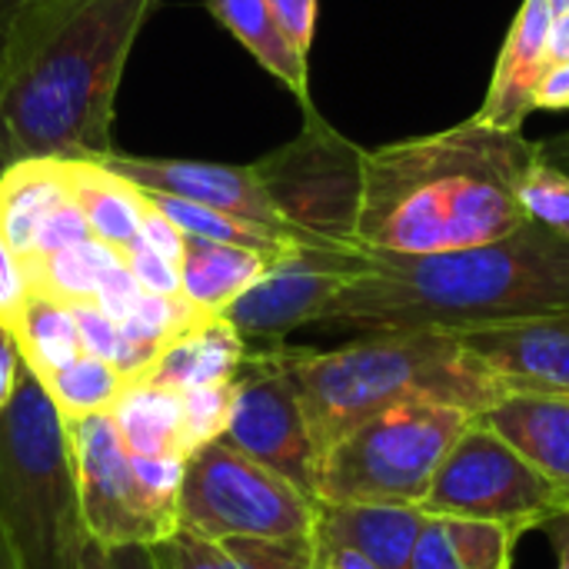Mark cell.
Returning <instances> with one entry per match:
<instances>
[{
    "label": "cell",
    "mask_w": 569,
    "mask_h": 569,
    "mask_svg": "<svg viewBox=\"0 0 569 569\" xmlns=\"http://www.w3.org/2000/svg\"><path fill=\"white\" fill-rule=\"evenodd\" d=\"M77 569H110L107 563V550L97 543V540H87L83 553H80V567Z\"/></svg>",
    "instance_id": "48"
},
{
    "label": "cell",
    "mask_w": 569,
    "mask_h": 569,
    "mask_svg": "<svg viewBox=\"0 0 569 569\" xmlns=\"http://www.w3.org/2000/svg\"><path fill=\"white\" fill-rule=\"evenodd\" d=\"M300 107L303 130L250 167L280 220L297 237H303V243L330 250H360L357 210L367 150L337 133L317 113L313 100Z\"/></svg>",
    "instance_id": "8"
},
{
    "label": "cell",
    "mask_w": 569,
    "mask_h": 569,
    "mask_svg": "<svg viewBox=\"0 0 569 569\" xmlns=\"http://www.w3.org/2000/svg\"><path fill=\"white\" fill-rule=\"evenodd\" d=\"M0 569H17L13 557H10V550H7V540H3V533H0Z\"/></svg>",
    "instance_id": "49"
},
{
    "label": "cell",
    "mask_w": 569,
    "mask_h": 569,
    "mask_svg": "<svg viewBox=\"0 0 569 569\" xmlns=\"http://www.w3.org/2000/svg\"><path fill=\"white\" fill-rule=\"evenodd\" d=\"M550 23H553L550 0H523L507 33V43L500 50L487 100L477 113L480 123L500 130H523L527 117L537 110L540 80L550 70V53H547Z\"/></svg>",
    "instance_id": "15"
},
{
    "label": "cell",
    "mask_w": 569,
    "mask_h": 569,
    "mask_svg": "<svg viewBox=\"0 0 569 569\" xmlns=\"http://www.w3.org/2000/svg\"><path fill=\"white\" fill-rule=\"evenodd\" d=\"M557 313H569V240L530 220L503 240L453 253L360 250L320 323L457 333Z\"/></svg>",
    "instance_id": "3"
},
{
    "label": "cell",
    "mask_w": 569,
    "mask_h": 569,
    "mask_svg": "<svg viewBox=\"0 0 569 569\" xmlns=\"http://www.w3.org/2000/svg\"><path fill=\"white\" fill-rule=\"evenodd\" d=\"M450 540L453 557L463 569H510L513 547L523 537L520 527L500 520H470V517H437Z\"/></svg>",
    "instance_id": "27"
},
{
    "label": "cell",
    "mask_w": 569,
    "mask_h": 569,
    "mask_svg": "<svg viewBox=\"0 0 569 569\" xmlns=\"http://www.w3.org/2000/svg\"><path fill=\"white\" fill-rule=\"evenodd\" d=\"M569 107V60L550 63L537 90V110H567Z\"/></svg>",
    "instance_id": "40"
},
{
    "label": "cell",
    "mask_w": 569,
    "mask_h": 569,
    "mask_svg": "<svg viewBox=\"0 0 569 569\" xmlns=\"http://www.w3.org/2000/svg\"><path fill=\"white\" fill-rule=\"evenodd\" d=\"M13 343H17L20 363L37 380H47L53 370L67 367L70 360H77L83 353L80 333L73 323V310L43 293L30 297L23 320L13 333Z\"/></svg>",
    "instance_id": "24"
},
{
    "label": "cell",
    "mask_w": 569,
    "mask_h": 569,
    "mask_svg": "<svg viewBox=\"0 0 569 569\" xmlns=\"http://www.w3.org/2000/svg\"><path fill=\"white\" fill-rule=\"evenodd\" d=\"M63 430L77 473L80 517L90 540L103 550L127 543L157 547L180 530L177 510L157 503L137 480L133 457L127 453L110 413L70 420Z\"/></svg>",
    "instance_id": "10"
},
{
    "label": "cell",
    "mask_w": 569,
    "mask_h": 569,
    "mask_svg": "<svg viewBox=\"0 0 569 569\" xmlns=\"http://www.w3.org/2000/svg\"><path fill=\"white\" fill-rule=\"evenodd\" d=\"M273 17L280 20L283 33L293 40L300 53H310L313 30H317V0H267Z\"/></svg>",
    "instance_id": "37"
},
{
    "label": "cell",
    "mask_w": 569,
    "mask_h": 569,
    "mask_svg": "<svg viewBox=\"0 0 569 569\" xmlns=\"http://www.w3.org/2000/svg\"><path fill=\"white\" fill-rule=\"evenodd\" d=\"M140 297H143V287L137 283V277L130 273V267H127L123 257H120V263H113V267L100 277L97 293H93V303L120 327V323L133 313V307L140 303Z\"/></svg>",
    "instance_id": "36"
},
{
    "label": "cell",
    "mask_w": 569,
    "mask_h": 569,
    "mask_svg": "<svg viewBox=\"0 0 569 569\" xmlns=\"http://www.w3.org/2000/svg\"><path fill=\"white\" fill-rule=\"evenodd\" d=\"M407 569H463L460 560L453 557L450 540L443 533V523L437 517L427 520V527H423V533H420V540L413 547V557H410Z\"/></svg>",
    "instance_id": "39"
},
{
    "label": "cell",
    "mask_w": 569,
    "mask_h": 569,
    "mask_svg": "<svg viewBox=\"0 0 569 569\" xmlns=\"http://www.w3.org/2000/svg\"><path fill=\"white\" fill-rule=\"evenodd\" d=\"M457 337L510 390L569 393V313L457 330Z\"/></svg>",
    "instance_id": "14"
},
{
    "label": "cell",
    "mask_w": 569,
    "mask_h": 569,
    "mask_svg": "<svg viewBox=\"0 0 569 569\" xmlns=\"http://www.w3.org/2000/svg\"><path fill=\"white\" fill-rule=\"evenodd\" d=\"M313 540V537H310ZM310 569H380L370 563L367 557L347 550V547H333L323 540H313V553H310Z\"/></svg>",
    "instance_id": "41"
},
{
    "label": "cell",
    "mask_w": 569,
    "mask_h": 569,
    "mask_svg": "<svg viewBox=\"0 0 569 569\" xmlns=\"http://www.w3.org/2000/svg\"><path fill=\"white\" fill-rule=\"evenodd\" d=\"M503 443L550 480L569 487V393L507 390L477 413Z\"/></svg>",
    "instance_id": "16"
},
{
    "label": "cell",
    "mask_w": 569,
    "mask_h": 569,
    "mask_svg": "<svg viewBox=\"0 0 569 569\" xmlns=\"http://www.w3.org/2000/svg\"><path fill=\"white\" fill-rule=\"evenodd\" d=\"M150 550H153V560L160 569H227L217 543L193 537L187 530H177L173 537H167L163 543H157Z\"/></svg>",
    "instance_id": "33"
},
{
    "label": "cell",
    "mask_w": 569,
    "mask_h": 569,
    "mask_svg": "<svg viewBox=\"0 0 569 569\" xmlns=\"http://www.w3.org/2000/svg\"><path fill=\"white\" fill-rule=\"evenodd\" d=\"M67 197L63 160L37 157L0 170V233L20 260L33 253L37 233Z\"/></svg>",
    "instance_id": "21"
},
{
    "label": "cell",
    "mask_w": 569,
    "mask_h": 569,
    "mask_svg": "<svg viewBox=\"0 0 569 569\" xmlns=\"http://www.w3.org/2000/svg\"><path fill=\"white\" fill-rule=\"evenodd\" d=\"M207 10L270 77H277L300 103H310L307 53L293 47L267 0H207Z\"/></svg>",
    "instance_id": "22"
},
{
    "label": "cell",
    "mask_w": 569,
    "mask_h": 569,
    "mask_svg": "<svg viewBox=\"0 0 569 569\" xmlns=\"http://www.w3.org/2000/svg\"><path fill=\"white\" fill-rule=\"evenodd\" d=\"M223 440L317 500L320 453L297 387L280 360V343L250 350L237 370Z\"/></svg>",
    "instance_id": "11"
},
{
    "label": "cell",
    "mask_w": 569,
    "mask_h": 569,
    "mask_svg": "<svg viewBox=\"0 0 569 569\" xmlns=\"http://www.w3.org/2000/svg\"><path fill=\"white\" fill-rule=\"evenodd\" d=\"M420 510L427 517L500 520L527 533L569 513V487L540 473L473 417L443 457Z\"/></svg>",
    "instance_id": "9"
},
{
    "label": "cell",
    "mask_w": 569,
    "mask_h": 569,
    "mask_svg": "<svg viewBox=\"0 0 569 569\" xmlns=\"http://www.w3.org/2000/svg\"><path fill=\"white\" fill-rule=\"evenodd\" d=\"M17 373H20V353H17L10 330L0 323V410L10 403V397L17 390Z\"/></svg>",
    "instance_id": "42"
},
{
    "label": "cell",
    "mask_w": 569,
    "mask_h": 569,
    "mask_svg": "<svg viewBox=\"0 0 569 569\" xmlns=\"http://www.w3.org/2000/svg\"><path fill=\"white\" fill-rule=\"evenodd\" d=\"M537 157L569 173V130L550 137V140H540V143H537Z\"/></svg>",
    "instance_id": "46"
},
{
    "label": "cell",
    "mask_w": 569,
    "mask_h": 569,
    "mask_svg": "<svg viewBox=\"0 0 569 569\" xmlns=\"http://www.w3.org/2000/svg\"><path fill=\"white\" fill-rule=\"evenodd\" d=\"M90 237H93V233H90V227H87L80 207L67 197V200L50 213V220L43 223V230L37 233L33 253L23 260V270H27L30 263H37V260H43V257H50V253H57V250L77 247V243H83V240H90Z\"/></svg>",
    "instance_id": "32"
},
{
    "label": "cell",
    "mask_w": 569,
    "mask_h": 569,
    "mask_svg": "<svg viewBox=\"0 0 569 569\" xmlns=\"http://www.w3.org/2000/svg\"><path fill=\"white\" fill-rule=\"evenodd\" d=\"M547 53H550V63H567L569 60V10L567 13H553Z\"/></svg>",
    "instance_id": "44"
},
{
    "label": "cell",
    "mask_w": 569,
    "mask_h": 569,
    "mask_svg": "<svg viewBox=\"0 0 569 569\" xmlns=\"http://www.w3.org/2000/svg\"><path fill=\"white\" fill-rule=\"evenodd\" d=\"M63 177H67V193L80 207L93 240L123 253L140 237L147 197L123 177L110 173L93 157L63 160Z\"/></svg>",
    "instance_id": "19"
},
{
    "label": "cell",
    "mask_w": 569,
    "mask_h": 569,
    "mask_svg": "<svg viewBox=\"0 0 569 569\" xmlns=\"http://www.w3.org/2000/svg\"><path fill=\"white\" fill-rule=\"evenodd\" d=\"M360 250L297 247L267 263L227 310L223 320L247 343H283L287 333L307 323H320L330 300L343 290L357 270Z\"/></svg>",
    "instance_id": "12"
},
{
    "label": "cell",
    "mask_w": 569,
    "mask_h": 569,
    "mask_svg": "<svg viewBox=\"0 0 569 569\" xmlns=\"http://www.w3.org/2000/svg\"><path fill=\"white\" fill-rule=\"evenodd\" d=\"M470 420V410L440 400H410L373 413L320 457L317 500L420 507Z\"/></svg>",
    "instance_id": "6"
},
{
    "label": "cell",
    "mask_w": 569,
    "mask_h": 569,
    "mask_svg": "<svg viewBox=\"0 0 569 569\" xmlns=\"http://www.w3.org/2000/svg\"><path fill=\"white\" fill-rule=\"evenodd\" d=\"M0 533L17 569H77L90 540L63 420L23 363L0 410Z\"/></svg>",
    "instance_id": "5"
},
{
    "label": "cell",
    "mask_w": 569,
    "mask_h": 569,
    "mask_svg": "<svg viewBox=\"0 0 569 569\" xmlns=\"http://www.w3.org/2000/svg\"><path fill=\"white\" fill-rule=\"evenodd\" d=\"M227 569H310L313 540H223L217 543Z\"/></svg>",
    "instance_id": "30"
},
{
    "label": "cell",
    "mask_w": 569,
    "mask_h": 569,
    "mask_svg": "<svg viewBox=\"0 0 569 569\" xmlns=\"http://www.w3.org/2000/svg\"><path fill=\"white\" fill-rule=\"evenodd\" d=\"M270 257L233 247L213 243L200 237L183 240L180 253V297L207 317H223V310L267 270Z\"/></svg>",
    "instance_id": "20"
},
{
    "label": "cell",
    "mask_w": 569,
    "mask_h": 569,
    "mask_svg": "<svg viewBox=\"0 0 569 569\" xmlns=\"http://www.w3.org/2000/svg\"><path fill=\"white\" fill-rule=\"evenodd\" d=\"M120 263V253L100 240H83L77 247H67V250H57L37 263L27 267V277H30V287L33 293H43V297H53L67 307L73 303H87L93 300L97 293V283L100 277Z\"/></svg>",
    "instance_id": "25"
},
{
    "label": "cell",
    "mask_w": 569,
    "mask_h": 569,
    "mask_svg": "<svg viewBox=\"0 0 569 569\" xmlns=\"http://www.w3.org/2000/svg\"><path fill=\"white\" fill-rule=\"evenodd\" d=\"M93 160H100L110 173L123 177L137 190L167 193V197H180L200 207H213V210H223L230 217H240L247 223H257L263 230H273L303 243V237H297L273 210L253 167L213 163V160H173V157H130L117 150L93 157Z\"/></svg>",
    "instance_id": "13"
},
{
    "label": "cell",
    "mask_w": 569,
    "mask_h": 569,
    "mask_svg": "<svg viewBox=\"0 0 569 569\" xmlns=\"http://www.w3.org/2000/svg\"><path fill=\"white\" fill-rule=\"evenodd\" d=\"M40 383L47 397L53 400L63 423L83 420L93 413H110L120 393L127 390V377L110 360H97L90 353H80L77 360L53 370Z\"/></svg>",
    "instance_id": "26"
},
{
    "label": "cell",
    "mask_w": 569,
    "mask_h": 569,
    "mask_svg": "<svg viewBox=\"0 0 569 569\" xmlns=\"http://www.w3.org/2000/svg\"><path fill=\"white\" fill-rule=\"evenodd\" d=\"M157 0H40L0 47V170L113 153L130 50Z\"/></svg>",
    "instance_id": "1"
},
{
    "label": "cell",
    "mask_w": 569,
    "mask_h": 569,
    "mask_svg": "<svg viewBox=\"0 0 569 569\" xmlns=\"http://www.w3.org/2000/svg\"><path fill=\"white\" fill-rule=\"evenodd\" d=\"M537 160L523 130L470 117L440 133L367 150L357 247L377 253H453L530 223L520 180Z\"/></svg>",
    "instance_id": "2"
},
{
    "label": "cell",
    "mask_w": 569,
    "mask_h": 569,
    "mask_svg": "<svg viewBox=\"0 0 569 569\" xmlns=\"http://www.w3.org/2000/svg\"><path fill=\"white\" fill-rule=\"evenodd\" d=\"M550 7H553V13H567L569 0H550Z\"/></svg>",
    "instance_id": "50"
},
{
    "label": "cell",
    "mask_w": 569,
    "mask_h": 569,
    "mask_svg": "<svg viewBox=\"0 0 569 569\" xmlns=\"http://www.w3.org/2000/svg\"><path fill=\"white\" fill-rule=\"evenodd\" d=\"M247 353L250 343L223 317H200L157 353V360L140 380H150L173 393L230 383L243 367Z\"/></svg>",
    "instance_id": "18"
},
{
    "label": "cell",
    "mask_w": 569,
    "mask_h": 569,
    "mask_svg": "<svg viewBox=\"0 0 569 569\" xmlns=\"http://www.w3.org/2000/svg\"><path fill=\"white\" fill-rule=\"evenodd\" d=\"M427 520L430 517L420 507L317 500L310 537L333 547H347L380 569H407Z\"/></svg>",
    "instance_id": "17"
},
{
    "label": "cell",
    "mask_w": 569,
    "mask_h": 569,
    "mask_svg": "<svg viewBox=\"0 0 569 569\" xmlns=\"http://www.w3.org/2000/svg\"><path fill=\"white\" fill-rule=\"evenodd\" d=\"M280 360L323 457L347 430L410 400H440L473 417L510 387L450 330H383L337 350H293Z\"/></svg>",
    "instance_id": "4"
},
{
    "label": "cell",
    "mask_w": 569,
    "mask_h": 569,
    "mask_svg": "<svg viewBox=\"0 0 569 569\" xmlns=\"http://www.w3.org/2000/svg\"><path fill=\"white\" fill-rule=\"evenodd\" d=\"M520 203L527 217L560 237L569 240V173L547 163L533 160L520 180Z\"/></svg>",
    "instance_id": "28"
},
{
    "label": "cell",
    "mask_w": 569,
    "mask_h": 569,
    "mask_svg": "<svg viewBox=\"0 0 569 569\" xmlns=\"http://www.w3.org/2000/svg\"><path fill=\"white\" fill-rule=\"evenodd\" d=\"M120 257L130 267V273L137 277V283L143 287V293H163V297H177L180 293V270H177V263H170L167 257L150 250L140 237Z\"/></svg>",
    "instance_id": "34"
},
{
    "label": "cell",
    "mask_w": 569,
    "mask_h": 569,
    "mask_svg": "<svg viewBox=\"0 0 569 569\" xmlns=\"http://www.w3.org/2000/svg\"><path fill=\"white\" fill-rule=\"evenodd\" d=\"M73 323H77V333H80V347L83 353L97 357V360H117L120 353V327L93 303H73Z\"/></svg>",
    "instance_id": "35"
},
{
    "label": "cell",
    "mask_w": 569,
    "mask_h": 569,
    "mask_svg": "<svg viewBox=\"0 0 569 569\" xmlns=\"http://www.w3.org/2000/svg\"><path fill=\"white\" fill-rule=\"evenodd\" d=\"M557 547V569H569V513H560L540 527Z\"/></svg>",
    "instance_id": "45"
},
{
    "label": "cell",
    "mask_w": 569,
    "mask_h": 569,
    "mask_svg": "<svg viewBox=\"0 0 569 569\" xmlns=\"http://www.w3.org/2000/svg\"><path fill=\"white\" fill-rule=\"evenodd\" d=\"M33 3H40V0H0V47H3V40H7V33H10V27H13V20H17L23 10H30Z\"/></svg>",
    "instance_id": "47"
},
{
    "label": "cell",
    "mask_w": 569,
    "mask_h": 569,
    "mask_svg": "<svg viewBox=\"0 0 569 569\" xmlns=\"http://www.w3.org/2000/svg\"><path fill=\"white\" fill-rule=\"evenodd\" d=\"M127 453L133 457H180L183 443V397L150 380H133L110 410Z\"/></svg>",
    "instance_id": "23"
},
{
    "label": "cell",
    "mask_w": 569,
    "mask_h": 569,
    "mask_svg": "<svg viewBox=\"0 0 569 569\" xmlns=\"http://www.w3.org/2000/svg\"><path fill=\"white\" fill-rule=\"evenodd\" d=\"M317 500L257 463L223 437L183 460L177 500L180 530L210 543L223 540H300L313 533Z\"/></svg>",
    "instance_id": "7"
},
{
    "label": "cell",
    "mask_w": 569,
    "mask_h": 569,
    "mask_svg": "<svg viewBox=\"0 0 569 569\" xmlns=\"http://www.w3.org/2000/svg\"><path fill=\"white\" fill-rule=\"evenodd\" d=\"M143 193V190H140ZM140 240L150 247V250H157L160 257H167L170 263H180V253H183V240H187V233L173 223V220H167L150 200H147V210H143V220H140Z\"/></svg>",
    "instance_id": "38"
},
{
    "label": "cell",
    "mask_w": 569,
    "mask_h": 569,
    "mask_svg": "<svg viewBox=\"0 0 569 569\" xmlns=\"http://www.w3.org/2000/svg\"><path fill=\"white\" fill-rule=\"evenodd\" d=\"M30 297H33V287H30V277L23 270V260L17 257V250L0 233V323L10 330V337L20 327Z\"/></svg>",
    "instance_id": "31"
},
{
    "label": "cell",
    "mask_w": 569,
    "mask_h": 569,
    "mask_svg": "<svg viewBox=\"0 0 569 569\" xmlns=\"http://www.w3.org/2000/svg\"><path fill=\"white\" fill-rule=\"evenodd\" d=\"M183 397V443L187 457L223 437L227 420H230V403H233V380L230 383H213V387H197L180 393Z\"/></svg>",
    "instance_id": "29"
},
{
    "label": "cell",
    "mask_w": 569,
    "mask_h": 569,
    "mask_svg": "<svg viewBox=\"0 0 569 569\" xmlns=\"http://www.w3.org/2000/svg\"><path fill=\"white\" fill-rule=\"evenodd\" d=\"M107 563L110 569H160L153 560V550L143 543H127V547L107 550Z\"/></svg>",
    "instance_id": "43"
}]
</instances>
